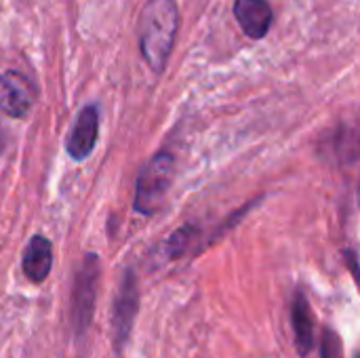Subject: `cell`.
I'll list each match as a JSON object with an SVG mask.
<instances>
[{
  "label": "cell",
  "mask_w": 360,
  "mask_h": 358,
  "mask_svg": "<svg viewBox=\"0 0 360 358\" xmlns=\"http://www.w3.org/2000/svg\"><path fill=\"white\" fill-rule=\"evenodd\" d=\"M97 135H99V110L97 106H86L78 114L65 141V150L70 158L74 160L89 158L97 146Z\"/></svg>",
  "instance_id": "7"
},
{
  "label": "cell",
  "mask_w": 360,
  "mask_h": 358,
  "mask_svg": "<svg viewBox=\"0 0 360 358\" xmlns=\"http://www.w3.org/2000/svg\"><path fill=\"white\" fill-rule=\"evenodd\" d=\"M192 236H194V228H192V226H181L179 230H175V232L167 238V243H165L167 255H169L171 260L181 257V255L186 253V249H188Z\"/></svg>",
  "instance_id": "11"
},
{
  "label": "cell",
  "mask_w": 360,
  "mask_h": 358,
  "mask_svg": "<svg viewBox=\"0 0 360 358\" xmlns=\"http://www.w3.org/2000/svg\"><path fill=\"white\" fill-rule=\"evenodd\" d=\"M4 146H6V133H4V127H2V122H0V154H2V150H4Z\"/></svg>",
  "instance_id": "14"
},
{
  "label": "cell",
  "mask_w": 360,
  "mask_h": 358,
  "mask_svg": "<svg viewBox=\"0 0 360 358\" xmlns=\"http://www.w3.org/2000/svg\"><path fill=\"white\" fill-rule=\"evenodd\" d=\"M97 281H99V260L95 253H89L82 260V266L76 274L74 281V291H72V325L78 335H82L93 319L95 310V298H97Z\"/></svg>",
  "instance_id": "4"
},
{
  "label": "cell",
  "mask_w": 360,
  "mask_h": 358,
  "mask_svg": "<svg viewBox=\"0 0 360 358\" xmlns=\"http://www.w3.org/2000/svg\"><path fill=\"white\" fill-rule=\"evenodd\" d=\"M356 358H360V354H359V357H356Z\"/></svg>",
  "instance_id": "15"
},
{
  "label": "cell",
  "mask_w": 360,
  "mask_h": 358,
  "mask_svg": "<svg viewBox=\"0 0 360 358\" xmlns=\"http://www.w3.org/2000/svg\"><path fill=\"white\" fill-rule=\"evenodd\" d=\"M179 25V11L175 0H148L141 8L137 36L139 51L152 72L160 74L173 51Z\"/></svg>",
  "instance_id": "1"
},
{
  "label": "cell",
  "mask_w": 360,
  "mask_h": 358,
  "mask_svg": "<svg viewBox=\"0 0 360 358\" xmlns=\"http://www.w3.org/2000/svg\"><path fill=\"white\" fill-rule=\"evenodd\" d=\"M175 160L169 152H158L137 175L133 207L141 215H154L171 188Z\"/></svg>",
  "instance_id": "2"
},
{
  "label": "cell",
  "mask_w": 360,
  "mask_h": 358,
  "mask_svg": "<svg viewBox=\"0 0 360 358\" xmlns=\"http://www.w3.org/2000/svg\"><path fill=\"white\" fill-rule=\"evenodd\" d=\"M139 310V291H137V279L133 270H127L118 293L114 298V310H112V329H114V346L120 350L133 331L135 319Z\"/></svg>",
  "instance_id": "5"
},
{
  "label": "cell",
  "mask_w": 360,
  "mask_h": 358,
  "mask_svg": "<svg viewBox=\"0 0 360 358\" xmlns=\"http://www.w3.org/2000/svg\"><path fill=\"white\" fill-rule=\"evenodd\" d=\"M319 154L323 160L346 167L360 160V112L340 120L319 141Z\"/></svg>",
  "instance_id": "3"
},
{
  "label": "cell",
  "mask_w": 360,
  "mask_h": 358,
  "mask_svg": "<svg viewBox=\"0 0 360 358\" xmlns=\"http://www.w3.org/2000/svg\"><path fill=\"white\" fill-rule=\"evenodd\" d=\"M291 325H293L295 348L300 357H308L314 346V319L304 293H295L291 302Z\"/></svg>",
  "instance_id": "10"
},
{
  "label": "cell",
  "mask_w": 360,
  "mask_h": 358,
  "mask_svg": "<svg viewBox=\"0 0 360 358\" xmlns=\"http://www.w3.org/2000/svg\"><path fill=\"white\" fill-rule=\"evenodd\" d=\"M32 82L15 70L0 74V112L11 118H25L34 108Z\"/></svg>",
  "instance_id": "6"
},
{
  "label": "cell",
  "mask_w": 360,
  "mask_h": 358,
  "mask_svg": "<svg viewBox=\"0 0 360 358\" xmlns=\"http://www.w3.org/2000/svg\"><path fill=\"white\" fill-rule=\"evenodd\" d=\"M234 17L249 38L259 40L268 34L274 13H272V6L268 4V0H236Z\"/></svg>",
  "instance_id": "8"
},
{
  "label": "cell",
  "mask_w": 360,
  "mask_h": 358,
  "mask_svg": "<svg viewBox=\"0 0 360 358\" xmlns=\"http://www.w3.org/2000/svg\"><path fill=\"white\" fill-rule=\"evenodd\" d=\"M21 268L32 283H36V285L44 283L51 274V268H53V245H51V241L44 238L42 234L34 236L23 251Z\"/></svg>",
  "instance_id": "9"
},
{
  "label": "cell",
  "mask_w": 360,
  "mask_h": 358,
  "mask_svg": "<svg viewBox=\"0 0 360 358\" xmlns=\"http://www.w3.org/2000/svg\"><path fill=\"white\" fill-rule=\"evenodd\" d=\"M321 357L323 358H344V344L342 338L333 329L323 331V342H321Z\"/></svg>",
  "instance_id": "12"
},
{
  "label": "cell",
  "mask_w": 360,
  "mask_h": 358,
  "mask_svg": "<svg viewBox=\"0 0 360 358\" xmlns=\"http://www.w3.org/2000/svg\"><path fill=\"white\" fill-rule=\"evenodd\" d=\"M344 260H346V266L352 272V279H354V283H356V287H359L360 291V264L359 260H356V255L352 251H346L344 253Z\"/></svg>",
  "instance_id": "13"
}]
</instances>
